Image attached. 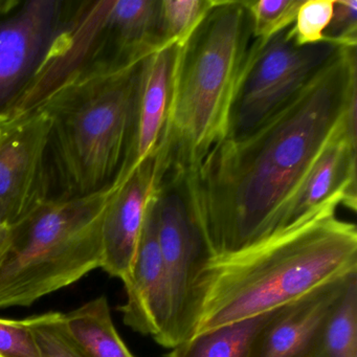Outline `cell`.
<instances>
[{"label":"cell","mask_w":357,"mask_h":357,"mask_svg":"<svg viewBox=\"0 0 357 357\" xmlns=\"http://www.w3.org/2000/svg\"><path fill=\"white\" fill-rule=\"evenodd\" d=\"M110 193L45 202L10 227L9 248L0 259V309L30 307L99 268Z\"/></svg>","instance_id":"5b68a950"},{"label":"cell","mask_w":357,"mask_h":357,"mask_svg":"<svg viewBox=\"0 0 357 357\" xmlns=\"http://www.w3.org/2000/svg\"><path fill=\"white\" fill-rule=\"evenodd\" d=\"M158 43V13L150 1L84 0L74 26L15 118L36 109L74 79L145 59Z\"/></svg>","instance_id":"8992f818"},{"label":"cell","mask_w":357,"mask_h":357,"mask_svg":"<svg viewBox=\"0 0 357 357\" xmlns=\"http://www.w3.org/2000/svg\"><path fill=\"white\" fill-rule=\"evenodd\" d=\"M312 357H357V273L347 280L321 329Z\"/></svg>","instance_id":"ac0fdd59"},{"label":"cell","mask_w":357,"mask_h":357,"mask_svg":"<svg viewBox=\"0 0 357 357\" xmlns=\"http://www.w3.org/2000/svg\"><path fill=\"white\" fill-rule=\"evenodd\" d=\"M24 321L34 333L41 357H89L68 331L63 313L51 311Z\"/></svg>","instance_id":"ffe728a7"},{"label":"cell","mask_w":357,"mask_h":357,"mask_svg":"<svg viewBox=\"0 0 357 357\" xmlns=\"http://www.w3.org/2000/svg\"><path fill=\"white\" fill-rule=\"evenodd\" d=\"M10 238H11V229L0 222V259L3 258L9 248Z\"/></svg>","instance_id":"d4e9b609"},{"label":"cell","mask_w":357,"mask_h":357,"mask_svg":"<svg viewBox=\"0 0 357 357\" xmlns=\"http://www.w3.org/2000/svg\"><path fill=\"white\" fill-rule=\"evenodd\" d=\"M283 307L200 332L173 347L166 357H250L259 336Z\"/></svg>","instance_id":"2e32d148"},{"label":"cell","mask_w":357,"mask_h":357,"mask_svg":"<svg viewBox=\"0 0 357 357\" xmlns=\"http://www.w3.org/2000/svg\"><path fill=\"white\" fill-rule=\"evenodd\" d=\"M254 41L244 0H213L187 43L177 47L168 116L158 153L160 183L191 174L227 137L234 100Z\"/></svg>","instance_id":"277c9868"},{"label":"cell","mask_w":357,"mask_h":357,"mask_svg":"<svg viewBox=\"0 0 357 357\" xmlns=\"http://www.w3.org/2000/svg\"><path fill=\"white\" fill-rule=\"evenodd\" d=\"M304 0H244L252 35L261 43L292 26Z\"/></svg>","instance_id":"44dd1931"},{"label":"cell","mask_w":357,"mask_h":357,"mask_svg":"<svg viewBox=\"0 0 357 357\" xmlns=\"http://www.w3.org/2000/svg\"><path fill=\"white\" fill-rule=\"evenodd\" d=\"M84 0H0V124L24 100L74 26Z\"/></svg>","instance_id":"52a82bcc"},{"label":"cell","mask_w":357,"mask_h":357,"mask_svg":"<svg viewBox=\"0 0 357 357\" xmlns=\"http://www.w3.org/2000/svg\"><path fill=\"white\" fill-rule=\"evenodd\" d=\"M356 47L332 59L264 123L217 144L179 179L208 256L248 248L279 229L282 215L328 142L356 125Z\"/></svg>","instance_id":"6da1fadb"},{"label":"cell","mask_w":357,"mask_h":357,"mask_svg":"<svg viewBox=\"0 0 357 357\" xmlns=\"http://www.w3.org/2000/svg\"><path fill=\"white\" fill-rule=\"evenodd\" d=\"M0 357H41L34 333L24 319H0Z\"/></svg>","instance_id":"603a6c76"},{"label":"cell","mask_w":357,"mask_h":357,"mask_svg":"<svg viewBox=\"0 0 357 357\" xmlns=\"http://www.w3.org/2000/svg\"><path fill=\"white\" fill-rule=\"evenodd\" d=\"M176 53V45H167L148 56L144 62L137 103V165L156 155L160 150L168 116Z\"/></svg>","instance_id":"9a60e30c"},{"label":"cell","mask_w":357,"mask_h":357,"mask_svg":"<svg viewBox=\"0 0 357 357\" xmlns=\"http://www.w3.org/2000/svg\"><path fill=\"white\" fill-rule=\"evenodd\" d=\"M145 59L74 79L35 109L49 123L47 202L110 193L139 166L137 103Z\"/></svg>","instance_id":"3957f363"},{"label":"cell","mask_w":357,"mask_h":357,"mask_svg":"<svg viewBox=\"0 0 357 357\" xmlns=\"http://www.w3.org/2000/svg\"><path fill=\"white\" fill-rule=\"evenodd\" d=\"M335 0H304L288 35L298 47L317 45L325 40Z\"/></svg>","instance_id":"7402d4cb"},{"label":"cell","mask_w":357,"mask_h":357,"mask_svg":"<svg viewBox=\"0 0 357 357\" xmlns=\"http://www.w3.org/2000/svg\"><path fill=\"white\" fill-rule=\"evenodd\" d=\"M66 327L89 357H135L112 321L107 298L102 296L64 314Z\"/></svg>","instance_id":"e0dca14e"},{"label":"cell","mask_w":357,"mask_h":357,"mask_svg":"<svg viewBox=\"0 0 357 357\" xmlns=\"http://www.w3.org/2000/svg\"><path fill=\"white\" fill-rule=\"evenodd\" d=\"M324 39L346 47H356V0H335L331 22L324 33Z\"/></svg>","instance_id":"cb8c5ba5"},{"label":"cell","mask_w":357,"mask_h":357,"mask_svg":"<svg viewBox=\"0 0 357 357\" xmlns=\"http://www.w3.org/2000/svg\"><path fill=\"white\" fill-rule=\"evenodd\" d=\"M340 204L328 202L248 248L206 259L192 285L185 340L356 273V225L337 218Z\"/></svg>","instance_id":"7a4b0ae2"},{"label":"cell","mask_w":357,"mask_h":357,"mask_svg":"<svg viewBox=\"0 0 357 357\" xmlns=\"http://www.w3.org/2000/svg\"><path fill=\"white\" fill-rule=\"evenodd\" d=\"M289 28L264 43L255 39L234 100L225 139L242 137L260 126L292 99L342 47L328 40L298 47L288 35Z\"/></svg>","instance_id":"ba28073f"},{"label":"cell","mask_w":357,"mask_h":357,"mask_svg":"<svg viewBox=\"0 0 357 357\" xmlns=\"http://www.w3.org/2000/svg\"><path fill=\"white\" fill-rule=\"evenodd\" d=\"M158 185L156 154L142 162L110 193L104 208L100 268L122 282L130 273L146 210Z\"/></svg>","instance_id":"7c38bea8"},{"label":"cell","mask_w":357,"mask_h":357,"mask_svg":"<svg viewBox=\"0 0 357 357\" xmlns=\"http://www.w3.org/2000/svg\"><path fill=\"white\" fill-rule=\"evenodd\" d=\"M356 125L347 123L313 164L282 215L279 229L298 222L324 204L338 200L356 211Z\"/></svg>","instance_id":"4fadbf2b"},{"label":"cell","mask_w":357,"mask_h":357,"mask_svg":"<svg viewBox=\"0 0 357 357\" xmlns=\"http://www.w3.org/2000/svg\"><path fill=\"white\" fill-rule=\"evenodd\" d=\"M155 193L146 210L130 273L123 282L126 302L119 310L127 327L162 346L170 326L171 294L158 244Z\"/></svg>","instance_id":"8fae6325"},{"label":"cell","mask_w":357,"mask_h":357,"mask_svg":"<svg viewBox=\"0 0 357 357\" xmlns=\"http://www.w3.org/2000/svg\"><path fill=\"white\" fill-rule=\"evenodd\" d=\"M47 116L40 110L0 124V222L11 227L47 202Z\"/></svg>","instance_id":"30bf717a"},{"label":"cell","mask_w":357,"mask_h":357,"mask_svg":"<svg viewBox=\"0 0 357 357\" xmlns=\"http://www.w3.org/2000/svg\"><path fill=\"white\" fill-rule=\"evenodd\" d=\"M212 5L213 0H162L160 30L165 47H183Z\"/></svg>","instance_id":"d6986e66"},{"label":"cell","mask_w":357,"mask_h":357,"mask_svg":"<svg viewBox=\"0 0 357 357\" xmlns=\"http://www.w3.org/2000/svg\"><path fill=\"white\" fill-rule=\"evenodd\" d=\"M351 275L284 306L259 336L250 357H312L321 329Z\"/></svg>","instance_id":"5bb4252c"},{"label":"cell","mask_w":357,"mask_h":357,"mask_svg":"<svg viewBox=\"0 0 357 357\" xmlns=\"http://www.w3.org/2000/svg\"><path fill=\"white\" fill-rule=\"evenodd\" d=\"M158 244L171 294V321L162 347L185 340L192 285L208 254L196 229L179 181H162L155 193Z\"/></svg>","instance_id":"9c48e42d"}]
</instances>
